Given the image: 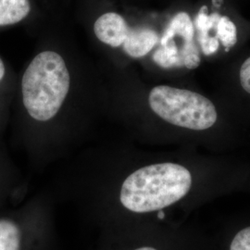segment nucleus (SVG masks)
Instances as JSON below:
<instances>
[{"instance_id":"nucleus-1","label":"nucleus","mask_w":250,"mask_h":250,"mask_svg":"<svg viewBox=\"0 0 250 250\" xmlns=\"http://www.w3.org/2000/svg\"><path fill=\"white\" fill-rule=\"evenodd\" d=\"M192 186L190 171L176 163L145 166L125 179L120 190L123 207L135 213H147L176 203Z\"/></svg>"},{"instance_id":"nucleus-2","label":"nucleus","mask_w":250,"mask_h":250,"mask_svg":"<svg viewBox=\"0 0 250 250\" xmlns=\"http://www.w3.org/2000/svg\"><path fill=\"white\" fill-rule=\"evenodd\" d=\"M70 87L71 75L62 57L51 50L37 54L21 80L27 112L38 122L50 121L62 108Z\"/></svg>"},{"instance_id":"nucleus-3","label":"nucleus","mask_w":250,"mask_h":250,"mask_svg":"<svg viewBox=\"0 0 250 250\" xmlns=\"http://www.w3.org/2000/svg\"><path fill=\"white\" fill-rule=\"evenodd\" d=\"M149 107L170 125L195 131L214 125L218 114L213 103L196 92L169 85H159L150 91Z\"/></svg>"},{"instance_id":"nucleus-4","label":"nucleus","mask_w":250,"mask_h":250,"mask_svg":"<svg viewBox=\"0 0 250 250\" xmlns=\"http://www.w3.org/2000/svg\"><path fill=\"white\" fill-rule=\"evenodd\" d=\"M131 27L124 16L115 11L100 15L94 23V33L99 41L111 47H119L125 43Z\"/></svg>"},{"instance_id":"nucleus-5","label":"nucleus","mask_w":250,"mask_h":250,"mask_svg":"<svg viewBox=\"0 0 250 250\" xmlns=\"http://www.w3.org/2000/svg\"><path fill=\"white\" fill-rule=\"evenodd\" d=\"M159 40L160 36L151 28H131L123 44L124 50L128 56L134 59L143 58L151 51Z\"/></svg>"},{"instance_id":"nucleus-6","label":"nucleus","mask_w":250,"mask_h":250,"mask_svg":"<svg viewBox=\"0 0 250 250\" xmlns=\"http://www.w3.org/2000/svg\"><path fill=\"white\" fill-rule=\"evenodd\" d=\"M29 0H0V26L16 24L31 12Z\"/></svg>"},{"instance_id":"nucleus-7","label":"nucleus","mask_w":250,"mask_h":250,"mask_svg":"<svg viewBox=\"0 0 250 250\" xmlns=\"http://www.w3.org/2000/svg\"><path fill=\"white\" fill-rule=\"evenodd\" d=\"M21 231L13 221L0 220V250H20Z\"/></svg>"},{"instance_id":"nucleus-8","label":"nucleus","mask_w":250,"mask_h":250,"mask_svg":"<svg viewBox=\"0 0 250 250\" xmlns=\"http://www.w3.org/2000/svg\"><path fill=\"white\" fill-rule=\"evenodd\" d=\"M216 37L221 41L225 48L229 49L237 41V30L235 24L227 16H222L216 23Z\"/></svg>"},{"instance_id":"nucleus-9","label":"nucleus","mask_w":250,"mask_h":250,"mask_svg":"<svg viewBox=\"0 0 250 250\" xmlns=\"http://www.w3.org/2000/svg\"><path fill=\"white\" fill-rule=\"evenodd\" d=\"M183 60H184V66L189 70H194L197 68L200 64V56L197 49V45L195 41L186 44L183 50Z\"/></svg>"},{"instance_id":"nucleus-10","label":"nucleus","mask_w":250,"mask_h":250,"mask_svg":"<svg viewBox=\"0 0 250 250\" xmlns=\"http://www.w3.org/2000/svg\"><path fill=\"white\" fill-rule=\"evenodd\" d=\"M230 250H250V227L243 229L234 236Z\"/></svg>"},{"instance_id":"nucleus-11","label":"nucleus","mask_w":250,"mask_h":250,"mask_svg":"<svg viewBox=\"0 0 250 250\" xmlns=\"http://www.w3.org/2000/svg\"><path fill=\"white\" fill-rule=\"evenodd\" d=\"M199 42L203 53L207 56L214 54L219 48V39L209 35H199Z\"/></svg>"},{"instance_id":"nucleus-12","label":"nucleus","mask_w":250,"mask_h":250,"mask_svg":"<svg viewBox=\"0 0 250 250\" xmlns=\"http://www.w3.org/2000/svg\"><path fill=\"white\" fill-rule=\"evenodd\" d=\"M240 83L244 90L250 94V57L242 64Z\"/></svg>"},{"instance_id":"nucleus-13","label":"nucleus","mask_w":250,"mask_h":250,"mask_svg":"<svg viewBox=\"0 0 250 250\" xmlns=\"http://www.w3.org/2000/svg\"><path fill=\"white\" fill-rule=\"evenodd\" d=\"M5 75V66H4V63L2 62V60L0 59V82L3 79Z\"/></svg>"},{"instance_id":"nucleus-14","label":"nucleus","mask_w":250,"mask_h":250,"mask_svg":"<svg viewBox=\"0 0 250 250\" xmlns=\"http://www.w3.org/2000/svg\"><path fill=\"white\" fill-rule=\"evenodd\" d=\"M134 250H157L156 249H153V248H149V247H144V248H140V249H136Z\"/></svg>"}]
</instances>
